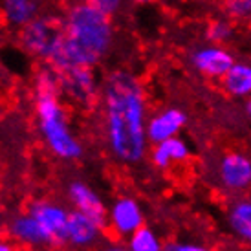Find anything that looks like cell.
<instances>
[{"instance_id":"ac0fdd59","label":"cell","mask_w":251,"mask_h":251,"mask_svg":"<svg viewBox=\"0 0 251 251\" xmlns=\"http://www.w3.org/2000/svg\"><path fill=\"white\" fill-rule=\"evenodd\" d=\"M163 246L165 244L156 235V231H152L147 226H141L140 229L134 231L128 237L130 251H163Z\"/></svg>"},{"instance_id":"5bb4252c","label":"cell","mask_w":251,"mask_h":251,"mask_svg":"<svg viewBox=\"0 0 251 251\" xmlns=\"http://www.w3.org/2000/svg\"><path fill=\"white\" fill-rule=\"evenodd\" d=\"M9 233L15 240H19L21 244L28 246H46L51 244L48 233L42 229L35 216L28 213V215L17 216L13 222L9 224Z\"/></svg>"},{"instance_id":"8992f818","label":"cell","mask_w":251,"mask_h":251,"mask_svg":"<svg viewBox=\"0 0 251 251\" xmlns=\"http://www.w3.org/2000/svg\"><path fill=\"white\" fill-rule=\"evenodd\" d=\"M29 213L35 216L42 229L48 233L51 244H64L68 242V216L70 211H66L63 205L51 202H35L29 207Z\"/></svg>"},{"instance_id":"603a6c76","label":"cell","mask_w":251,"mask_h":251,"mask_svg":"<svg viewBox=\"0 0 251 251\" xmlns=\"http://www.w3.org/2000/svg\"><path fill=\"white\" fill-rule=\"evenodd\" d=\"M0 251H13V246L7 240H0Z\"/></svg>"},{"instance_id":"5b68a950","label":"cell","mask_w":251,"mask_h":251,"mask_svg":"<svg viewBox=\"0 0 251 251\" xmlns=\"http://www.w3.org/2000/svg\"><path fill=\"white\" fill-rule=\"evenodd\" d=\"M61 94L72 103L90 108L101 96V83L96 75L94 66H70L66 70L57 72Z\"/></svg>"},{"instance_id":"ffe728a7","label":"cell","mask_w":251,"mask_h":251,"mask_svg":"<svg viewBox=\"0 0 251 251\" xmlns=\"http://www.w3.org/2000/svg\"><path fill=\"white\" fill-rule=\"evenodd\" d=\"M226 11L231 17H250L251 15V0H226Z\"/></svg>"},{"instance_id":"44dd1931","label":"cell","mask_w":251,"mask_h":251,"mask_svg":"<svg viewBox=\"0 0 251 251\" xmlns=\"http://www.w3.org/2000/svg\"><path fill=\"white\" fill-rule=\"evenodd\" d=\"M86 4H90V6L98 7L101 11H105L112 17V15H116L121 9L123 6V0H83Z\"/></svg>"},{"instance_id":"3957f363","label":"cell","mask_w":251,"mask_h":251,"mask_svg":"<svg viewBox=\"0 0 251 251\" xmlns=\"http://www.w3.org/2000/svg\"><path fill=\"white\" fill-rule=\"evenodd\" d=\"M35 118L42 140L57 158L75 161L83 156V145L72 132L66 108L61 103L59 75L44 66L35 75Z\"/></svg>"},{"instance_id":"30bf717a","label":"cell","mask_w":251,"mask_h":251,"mask_svg":"<svg viewBox=\"0 0 251 251\" xmlns=\"http://www.w3.org/2000/svg\"><path fill=\"white\" fill-rule=\"evenodd\" d=\"M187 123L185 112L180 108H163L158 114H154L152 118H149L147 123V138L149 143H161L165 140H171L175 136H180L181 128Z\"/></svg>"},{"instance_id":"ba28073f","label":"cell","mask_w":251,"mask_h":251,"mask_svg":"<svg viewBox=\"0 0 251 251\" xmlns=\"http://www.w3.org/2000/svg\"><path fill=\"white\" fill-rule=\"evenodd\" d=\"M68 198H70L74 209L94 218L101 227L108 226V209H106L105 202L88 183L81 180L70 181L68 183Z\"/></svg>"},{"instance_id":"8fae6325","label":"cell","mask_w":251,"mask_h":251,"mask_svg":"<svg viewBox=\"0 0 251 251\" xmlns=\"http://www.w3.org/2000/svg\"><path fill=\"white\" fill-rule=\"evenodd\" d=\"M193 64L200 74L213 79H222L227 70L235 64V59L222 46H207L195 51Z\"/></svg>"},{"instance_id":"4fadbf2b","label":"cell","mask_w":251,"mask_h":251,"mask_svg":"<svg viewBox=\"0 0 251 251\" xmlns=\"http://www.w3.org/2000/svg\"><path fill=\"white\" fill-rule=\"evenodd\" d=\"M189 156H191L189 145L180 136L156 143L151 151V161L154 163V167L160 169V171H165V169L173 167L175 163L189 160Z\"/></svg>"},{"instance_id":"6da1fadb","label":"cell","mask_w":251,"mask_h":251,"mask_svg":"<svg viewBox=\"0 0 251 251\" xmlns=\"http://www.w3.org/2000/svg\"><path fill=\"white\" fill-rule=\"evenodd\" d=\"M101 110L106 145L121 163H140L147 154V98L140 79L126 70H112L101 83Z\"/></svg>"},{"instance_id":"7c38bea8","label":"cell","mask_w":251,"mask_h":251,"mask_svg":"<svg viewBox=\"0 0 251 251\" xmlns=\"http://www.w3.org/2000/svg\"><path fill=\"white\" fill-rule=\"evenodd\" d=\"M105 227H101L94 218L88 215H84L81 211H70L68 216V244H74L77 248H90L92 244H96L101 237V231Z\"/></svg>"},{"instance_id":"7402d4cb","label":"cell","mask_w":251,"mask_h":251,"mask_svg":"<svg viewBox=\"0 0 251 251\" xmlns=\"http://www.w3.org/2000/svg\"><path fill=\"white\" fill-rule=\"evenodd\" d=\"M163 251H211L202 244H195V242H169L163 246Z\"/></svg>"},{"instance_id":"9a60e30c","label":"cell","mask_w":251,"mask_h":251,"mask_svg":"<svg viewBox=\"0 0 251 251\" xmlns=\"http://www.w3.org/2000/svg\"><path fill=\"white\" fill-rule=\"evenodd\" d=\"M0 13L13 28H22L39 17L41 0H0Z\"/></svg>"},{"instance_id":"e0dca14e","label":"cell","mask_w":251,"mask_h":251,"mask_svg":"<svg viewBox=\"0 0 251 251\" xmlns=\"http://www.w3.org/2000/svg\"><path fill=\"white\" fill-rule=\"evenodd\" d=\"M227 224L229 229L237 235L240 240L251 244V200L244 198L238 200L229 207L227 213Z\"/></svg>"},{"instance_id":"9c48e42d","label":"cell","mask_w":251,"mask_h":251,"mask_svg":"<svg viewBox=\"0 0 251 251\" xmlns=\"http://www.w3.org/2000/svg\"><path fill=\"white\" fill-rule=\"evenodd\" d=\"M218 178L227 191H246L251 185V160L242 152H227L218 163Z\"/></svg>"},{"instance_id":"52a82bcc","label":"cell","mask_w":251,"mask_h":251,"mask_svg":"<svg viewBox=\"0 0 251 251\" xmlns=\"http://www.w3.org/2000/svg\"><path fill=\"white\" fill-rule=\"evenodd\" d=\"M143 222H145V216H143L141 205L130 196L118 198L108 209V226L119 237H130L134 231L145 226Z\"/></svg>"},{"instance_id":"484cf974","label":"cell","mask_w":251,"mask_h":251,"mask_svg":"<svg viewBox=\"0 0 251 251\" xmlns=\"http://www.w3.org/2000/svg\"><path fill=\"white\" fill-rule=\"evenodd\" d=\"M246 112L250 114V118H251V96L248 98V103H246Z\"/></svg>"},{"instance_id":"cb8c5ba5","label":"cell","mask_w":251,"mask_h":251,"mask_svg":"<svg viewBox=\"0 0 251 251\" xmlns=\"http://www.w3.org/2000/svg\"><path fill=\"white\" fill-rule=\"evenodd\" d=\"M103 251H130V248H123V246H108Z\"/></svg>"},{"instance_id":"d6986e66","label":"cell","mask_w":251,"mask_h":251,"mask_svg":"<svg viewBox=\"0 0 251 251\" xmlns=\"http://www.w3.org/2000/svg\"><path fill=\"white\" fill-rule=\"evenodd\" d=\"M207 39L211 42H215V44H222V42L229 41L231 39V33H233V28H231L229 22L226 21H215L209 24V28H207Z\"/></svg>"},{"instance_id":"7a4b0ae2","label":"cell","mask_w":251,"mask_h":251,"mask_svg":"<svg viewBox=\"0 0 251 251\" xmlns=\"http://www.w3.org/2000/svg\"><path fill=\"white\" fill-rule=\"evenodd\" d=\"M63 42L51 57L50 66L55 72L70 66H98L114 44L112 17L83 0L68 7L61 21Z\"/></svg>"},{"instance_id":"d4e9b609","label":"cell","mask_w":251,"mask_h":251,"mask_svg":"<svg viewBox=\"0 0 251 251\" xmlns=\"http://www.w3.org/2000/svg\"><path fill=\"white\" fill-rule=\"evenodd\" d=\"M128 2H132L134 6H147V4H151L152 0H128Z\"/></svg>"},{"instance_id":"277c9868","label":"cell","mask_w":251,"mask_h":251,"mask_svg":"<svg viewBox=\"0 0 251 251\" xmlns=\"http://www.w3.org/2000/svg\"><path fill=\"white\" fill-rule=\"evenodd\" d=\"M19 42L28 55L41 59L48 64L63 42L61 21H55L48 15H39L37 19L21 28Z\"/></svg>"},{"instance_id":"2e32d148","label":"cell","mask_w":251,"mask_h":251,"mask_svg":"<svg viewBox=\"0 0 251 251\" xmlns=\"http://www.w3.org/2000/svg\"><path fill=\"white\" fill-rule=\"evenodd\" d=\"M224 90L233 98H250L251 96V64L235 63L227 74L222 77Z\"/></svg>"}]
</instances>
